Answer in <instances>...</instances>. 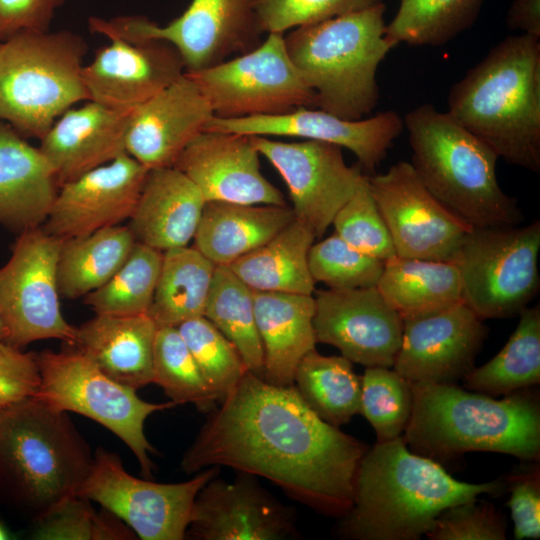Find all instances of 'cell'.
I'll return each instance as SVG.
<instances>
[{
	"label": "cell",
	"mask_w": 540,
	"mask_h": 540,
	"mask_svg": "<svg viewBox=\"0 0 540 540\" xmlns=\"http://www.w3.org/2000/svg\"><path fill=\"white\" fill-rule=\"evenodd\" d=\"M180 467L212 466L268 479L290 498L336 518L353 504L355 477L367 445L316 415L294 385L247 371L207 413Z\"/></svg>",
	"instance_id": "cell-1"
},
{
	"label": "cell",
	"mask_w": 540,
	"mask_h": 540,
	"mask_svg": "<svg viewBox=\"0 0 540 540\" xmlns=\"http://www.w3.org/2000/svg\"><path fill=\"white\" fill-rule=\"evenodd\" d=\"M504 479L467 483L438 462L413 453L403 435L376 442L363 455L353 504L339 518L336 535L352 540H419L438 515L481 494L499 496Z\"/></svg>",
	"instance_id": "cell-2"
},
{
	"label": "cell",
	"mask_w": 540,
	"mask_h": 540,
	"mask_svg": "<svg viewBox=\"0 0 540 540\" xmlns=\"http://www.w3.org/2000/svg\"><path fill=\"white\" fill-rule=\"evenodd\" d=\"M499 158L540 172V38L508 36L453 85L448 111Z\"/></svg>",
	"instance_id": "cell-3"
},
{
	"label": "cell",
	"mask_w": 540,
	"mask_h": 540,
	"mask_svg": "<svg viewBox=\"0 0 540 540\" xmlns=\"http://www.w3.org/2000/svg\"><path fill=\"white\" fill-rule=\"evenodd\" d=\"M413 392V411L403 433L413 453L442 466L472 451L539 461L540 402L531 387L502 399L456 383L413 384Z\"/></svg>",
	"instance_id": "cell-4"
},
{
	"label": "cell",
	"mask_w": 540,
	"mask_h": 540,
	"mask_svg": "<svg viewBox=\"0 0 540 540\" xmlns=\"http://www.w3.org/2000/svg\"><path fill=\"white\" fill-rule=\"evenodd\" d=\"M94 461L67 412L38 397L0 411V501L38 521L77 495Z\"/></svg>",
	"instance_id": "cell-5"
},
{
	"label": "cell",
	"mask_w": 540,
	"mask_h": 540,
	"mask_svg": "<svg viewBox=\"0 0 540 540\" xmlns=\"http://www.w3.org/2000/svg\"><path fill=\"white\" fill-rule=\"evenodd\" d=\"M412 166L427 189L472 227L517 226V201L500 187L498 155L448 112L431 104L406 114Z\"/></svg>",
	"instance_id": "cell-6"
},
{
	"label": "cell",
	"mask_w": 540,
	"mask_h": 540,
	"mask_svg": "<svg viewBox=\"0 0 540 540\" xmlns=\"http://www.w3.org/2000/svg\"><path fill=\"white\" fill-rule=\"evenodd\" d=\"M384 13L381 3L284 34L291 60L315 95V108L350 120L373 111L378 66L395 46L386 36Z\"/></svg>",
	"instance_id": "cell-7"
},
{
	"label": "cell",
	"mask_w": 540,
	"mask_h": 540,
	"mask_svg": "<svg viewBox=\"0 0 540 540\" xmlns=\"http://www.w3.org/2000/svg\"><path fill=\"white\" fill-rule=\"evenodd\" d=\"M86 52V41L67 30L24 31L1 42L0 120L41 140L66 110L89 101Z\"/></svg>",
	"instance_id": "cell-8"
},
{
	"label": "cell",
	"mask_w": 540,
	"mask_h": 540,
	"mask_svg": "<svg viewBox=\"0 0 540 540\" xmlns=\"http://www.w3.org/2000/svg\"><path fill=\"white\" fill-rule=\"evenodd\" d=\"M41 385L35 397L51 406L88 417L115 434L135 455L144 477H152L150 458L156 450L144 433L145 420L154 412L173 408L172 401L150 403L135 389L102 372L77 348L36 354Z\"/></svg>",
	"instance_id": "cell-9"
},
{
	"label": "cell",
	"mask_w": 540,
	"mask_h": 540,
	"mask_svg": "<svg viewBox=\"0 0 540 540\" xmlns=\"http://www.w3.org/2000/svg\"><path fill=\"white\" fill-rule=\"evenodd\" d=\"M539 251V221L472 227L453 261L460 273L462 302L482 320L519 315L539 291Z\"/></svg>",
	"instance_id": "cell-10"
},
{
	"label": "cell",
	"mask_w": 540,
	"mask_h": 540,
	"mask_svg": "<svg viewBox=\"0 0 540 540\" xmlns=\"http://www.w3.org/2000/svg\"><path fill=\"white\" fill-rule=\"evenodd\" d=\"M91 32L129 42L163 41L180 54L185 72L213 67L260 44L255 0H192L165 26L144 16L90 17Z\"/></svg>",
	"instance_id": "cell-11"
},
{
	"label": "cell",
	"mask_w": 540,
	"mask_h": 540,
	"mask_svg": "<svg viewBox=\"0 0 540 540\" xmlns=\"http://www.w3.org/2000/svg\"><path fill=\"white\" fill-rule=\"evenodd\" d=\"M187 74L220 118L279 115L302 106L315 107V95L291 60L281 33H268L254 49Z\"/></svg>",
	"instance_id": "cell-12"
},
{
	"label": "cell",
	"mask_w": 540,
	"mask_h": 540,
	"mask_svg": "<svg viewBox=\"0 0 540 540\" xmlns=\"http://www.w3.org/2000/svg\"><path fill=\"white\" fill-rule=\"evenodd\" d=\"M219 471L212 466L188 481L157 483L129 474L118 454L99 447L77 495L112 512L142 540H183L196 495Z\"/></svg>",
	"instance_id": "cell-13"
},
{
	"label": "cell",
	"mask_w": 540,
	"mask_h": 540,
	"mask_svg": "<svg viewBox=\"0 0 540 540\" xmlns=\"http://www.w3.org/2000/svg\"><path fill=\"white\" fill-rule=\"evenodd\" d=\"M61 244L42 226L19 233L9 260L0 268V313L7 343L21 348L58 339L75 345L77 327L63 316L57 287Z\"/></svg>",
	"instance_id": "cell-14"
},
{
	"label": "cell",
	"mask_w": 540,
	"mask_h": 540,
	"mask_svg": "<svg viewBox=\"0 0 540 540\" xmlns=\"http://www.w3.org/2000/svg\"><path fill=\"white\" fill-rule=\"evenodd\" d=\"M367 181L397 256L454 261L472 226L427 189L411 163L400 161Z\"/></svg>",
	"instance_id": "cell-15"
},
{
	"label": "cell",
	"mask_w": 540,
	"mask_h": 540,
	"mask_svg": "<svg viewBox=\"0 0 540 540\" xmlns=\"http://www.w3.org/2000/svg\"><path fill=\"white\" fill-rule=\"evenodd\" d=\"M250 137L259 154L273 165L287 185L294 218L315 238H321L339 209L364 181L362 167L347 165L342 148L331 143Z\"/></svg>",
	"instance_id": "cell-16"
},
{
	"label": "cell",
	"mask_w": 540,
	"mask_h": 540,
	"mask_svg": "<svg viewBox=\"0 0 540 540\" xmlns=\"http://www.w3.org/2000/svg\"><path fill=\"white\" fill-rule=\"evenodd\" d=\"M316 342L338 348L352 363L393 367L403 319L377 287L320 290L314 297Z\"/></svg>",
	"instance_id": "cell-17"
},
{
	"label": "cell",
	"mask_w": 540,
	"mask_h": 540,
	"mask_svg": "<svg viewBox=\"0 0 540 540\" xmlns=\"http://www.w3.org/2000/svg\"><path fill=\"white\" fill-rule=\"evenodd\" d=\"M295 508L266 490L256 476L209 480L193 503L186 536L196 540H285L298 536Z\"/></svg>",
	"instance_id": "cell-18"
},
{
	"label": "cell",
	"mask_w": 540,
	"mask_h": 540,
	"mask_svg": "<svg viewBox=\"0 0 540 540\" xmlns=\"http://www.w3.org/2000/svg\"><path fill=\"white\" fill-rule=\"evenodd\" d=\"M488 329L466 304L403 320L393 369L413 384H454L475 368Z\"/></svg>",
	"instance_id": "cell-19"
},
{
	"label": "cell",
	"mask_w": 540,
	"mask_h": 540,
	"mask_svg": "<svg viewBox=\"0 0 540 540\" xmlns=\"http://www.w3.org/2000/svg\"><path fill=\"white\" fill-rule=\"evenodd\" d=\"M148 172L124 153L62 184L42 228L67 240L120 225L133 214Z\"/></svg>",
	"instance_id": "cell-20"
},
{
	"label": "cell",
	"mask_w": 540,
	"mask_h": 540,
	"mask_svg": "<svg viewBox=\"0 0 540 540\" xmlns=\"http://www.w3.org/2000/svg\"><path fill=\"white\" fill-rule=\"evenodd\" d=\"M403 128V119L394 111L350 120L319 108L302 106L279 115L242 118L213 116L205 130L327 142L353 152L362 168L373 171L385 159L388 149Z\"/></svg>",
	"instance_id": "cell-21"
},
{
	"label": "cell",
	"mask_w": 540,
	"mask_h": 540,
	"mask_svg": "<svg viewBox=\"0 0 540 540\" xmlns=\"http://www.w3.org/2000/svg\"><path fill=\"white\" fill-rule=\"evenodd\" d=\"M249 135L204 130L173 167L187 176L206 202L286 205L283 194L260 170Z\"/></svg>",
	"instance_id": "cell-22"
},
{
	"label": "cell",
	"mask_w": 540,
	"mask_h": 540,
	"mask_svg": "<svg viewBox=\"0 0 540 540\" xmlns=\"http://www.w3.org/2000/svg\"><path fill=\"white\" fill-rule=\"evenodd\" d=\"M96 50L82 68L89 100L132 110L185 72L179 52L163 41L129 42L118 37Z\"/></svg>",
	"instance_id": "cell-23"
},
{
	"label": "cell",
	"mask_w": 540,
	"mask_h": 540,
	"mask_svg": "<svg viewBox=\"0 0 540 540\" xmlns=\"http://www.w3.org/2000/svg\"><path fill=\"white\" fill-rule=\"evenodd\" d=\"M213 116L208 99L184 72L132 110L126 152L149 170L173 167Z\"/></svg>",
	"instance_id": "cell-24"
},
{
	"label": "cell",
	"mask_w": 540,
	"mask_h": 540,
	"mask_svg": "<svg viewBox=\"0 0 540 540\" xmlns=\"http://www.w3.org/2000/svg\"><path fill=\"white\" fill-rule=\"evenodd\" d=\"M132 110L89 100L69 108L54 122L40 140L39 149L51 165L59 187L127 153Z\"/></svg>",
	"instance_id": "cell-25"
},
{
	"label": "cell",
	"mask_w": 540,
	"mask_h": 540,
	"mask_svg": "<svg viewBox=\"0 0 540 540\" xmlns=\"http://www.w3.org/2000/svg\"><path fill=\"white\" fill-rule=\"evenodd\" d=\"M206 201L175 167L149 170L128 224L136 242L158 251L188 246Z\"/></svg>",
	"instance_id": "cell-26"
},
{
	"label": "cell",
	"mask_w": 540,
	"mask_h": 540,
	"mask_svg": "<svg viewBox=\"0 0 540 540\" xmlns=\"http://www.w3.org/2000/svg\"><path fill=\"white\" fill-rule=\"evenodd\" d=\"M58 189L39 147L0 120V225L19 233L41 227Z\"/></svg>",
	"instance_id": "cell-27"
},
{
	"label": "cell",
	"mask_w": 540,
	"mask_h": 540,
	"mask_svg": "<svg viewBox=\"0 0 540 540\" xmlns=\"http://www.w3.org/2000/svg\"><path fill=\"white\" fill-rule=\"evenodd\" d=\"M157 328L148 313L95 314L77 327L74 347L107 376L138 390L153 383V348Z\"/></svg>",
	"instance_id": "cell-28"
},
{
	"label": "cell",
	"mask_w": 540,
	"mask_h": 540,
	"mask_svg": "<svg viewBox=\"0 0 540 540\" xmlns=\"http://www.w3.org/2000/svg\"><path fill=\"white\" fill-rule=\"evenodd\" d=\"M257 330L264 351L263 379L293 385L301 359L315 349L312 295L254 291Z\"/></svg>",
	"instance_id": "cell-29"
},
{
	"label": "cell",
	"mask_w": 540,
	"mask_h": 540,
	"mask_svg": "<svg viewBox=\"0 0 540 540\" xmlns=\"http://www.w3.org/2000/svg\"><path fill=\"white\" fill-rule=\"evenodd\" d=\"M294 219L287 205L206 202L193 247L216 266L259 248Z\"/></svg>",
	"instance_id": "cell-30"
},
{
	"label": "cell",
	"mask_w": 540,
	"mask_h": 540,
	"mask_svg": "<svg viewBox=\"0 0 540 540\" xmlns=\"http://www.w3.org/2000/svg\"><path fill=\"white\" fill-rule=\"evenodd\" d=\"M376 287L403 320L462 302L460 273L453 262L395 255L384 262Z\"/></svg>",
	"instance_id": "cell-31"
},
{
	"label": "cell",
	"mask_w": 540,
	"mask_h": 540,
	"mask_svg": "<svg viewBox=\"0 0 540 540\" xmlns=\"http://www.w3.org/2000/svg\"><path fill=\"white\" fill-rule=\"evenodd\" d=\"M311 231L295 218L271 240L229 265L253 291L312 295L308 265Z\"/></svg>",
	"instance_id": "cell-32"
},
{
	"label": "cell",
	"mask_w": 540,
	"mask_h": 540,
	"mask_svg": "<svg viewBox=\"0 0 540 540\" xmlns=\"http://www.w3.org/2000/svg\"><path fill=\"white\" fill-rule=\"evenodd\" d=\"M135 243L128 225L121 224L62 240L57 263L60 297L83 298L103 286L126 261Z\"/></svg>",
	"instance_id": "cell-33"
},
{
	"label": "cell",
	"mask_w": 540,
	"mask_h": 540,
	"mask_svg": "<svg viewBox=\"0 0 540 540\" xmlns=\"http://www.w3.org/2000/svg\"><path fill=\"white\" fill-rule=\"evenodd\" d=\"M216 265L193 246L163 252L148 314L158 327L204 316Z\"/></svg>",
	"instance_id": "cell-34"
},
{
	"label": "cell",
	"mask_w": 540,
	"mask_h": 540,
	"mask_svg": "<svg viewBox=\"0 0 540 540\" xmlns=\"http://www.w3.org/2000/svg\"><path fill=\"white\" fill-rule=\"evenodd\" d=\"M505 346L488 362L475 367L463 387L489 396L508 395L540 383V306L524 308Z\"/></svg>",
	"instance_id": "cell-35"
},
{
	"label": "cell",
	"mask_w": 540,
	"mask_h": 540,
	"mask_svg": "<svg viewBox=\"0 0 540 540\" xmlns=\"http://www.w3.org/2000/svg\"><path fill=\"white\" fill-rule=\"evenodd\" d=\"M293 385L311 410L332 426L339 428L360 414L361 376L342 355L311 350L299 362Z\"/></svg>",
	"instance_id": "cell-36"
},
{
	"label": "cell",
	"mask_w": 540,
	"mask_h": 540,
	"mask_svg": "<svg viewBox=\"0 0 540 540\" xmlns=\"http://www.w3.org/2000/svg\"><path fill=\"white\" fill-rule=\"evenodd\" d=\"M206 317L237 349L247 370L263 378L264 351L257 330L254 291L229 266H216Z\"/></svg>",
	"instance_id": "cell-37"
},
{
	"label": "cell",
	"mask_w": 540,
	"mask_h": 540,
	"mask_svg": "<svg viewBox=\"0 0 540 540\" xmlns=\"http://www.w3.org/2000/svg\"><path fill=\"white\" fill-rule=\"evenodd\" d=\"M483 0H400L386 36L396 46H437L452 40L476 20Z\"/></svg>",
	"instance_id": "cell-38"
},
{
	"label": "cell",
	"mask_w": 540,
	"mask_h": 540,
	"mask_svg": "<svg viewBox=\"0 0 540 540\" xmlns=\"http://www.w3.org/2000/svg\"><path fill=\"white\" fill-rule=\"evenodd\" d=\"M163 252L136 242L126 261L100 288L83 297L95 314L148 313Z\"/></svg>",
	"instance_id": "cell-39"
},
{
	"label": "cell",
	"mask_w": 540,
	"mask_h": 540,
	"mask_svg": "<svg viewBox=\"0 0 540 540\" xmlns=\"http://www.w3.org/2000/svg\"><path fill=\"white\" fill-rule=\"evenodd\" d=\"M153 383L176 405L191 403L199 411L208 413L218 404L177 327L157 328Z\"/></svg>",
	"instance_id": "cell-40"
},
{
	"label": "cell",
	"mask_w": 540,
	"mask_h": 540,
	"mask_svg": "<svg viewBox=\"0 0 540 540\" xmlns=\"http://www.w3.org/2000/svg\"><path fill=\"white\" fill-rule=\"evenodd\" d=\"M414 405L413 384L392 367H366L361 376L362 414L375 431L376 442L403 435Z\"/></svg>",
	"instance_id": "cell-41"
},
{
	"label": "cell",
	"mask_w": 540,
	"mask_h": 540,
	"mask_svg": "<svg viewBox=\"0 0 540 540\" xmlns=\"http://www.w3.org/2000/svg\"><path fill=\"white\" fill-rule=\"evenodd\" d=\"M207 386L221 402L248 371L235 346L204 316L177 326Z\"/></svg>",
	"instance_id": "cell-42"
},
{
	"label": "cell",
	"mask_w": 540,
	"mask_h": 540,
	"mask_svg": "<svg viewBox=\"0 0 540 540\" xmlns=\"http://www.w3.org/2000/svg\"><path fill=\"white\" fill-rule=\"evenodd\" d=\"M135 533L120 518L79 495L67 498L36 521L34 538L42 540H130Z\"/></svg>",
	"instance_id": "cell-43"
},
{
	"label": "cell",
	"mask_w": 540,
	"mask_h": 540,
	"mask_svg": "<svg viewBox=\"0 0 540 540\" xmlns=\"http://www.w3.org/2000/svg\"><path fill=\"white\" fill-rule=\"evenodd\" d=\"M308 265L314 282L329 289L375 287L384 269V261L355 250L336 233L311 246Z\"/></svg>",
	"instance_id": "cell-44"
},
{
	"label": "cell",
	"mask_w": 540,
	"mask_h": 540,
	"mask_svg": "<svg viewBox=\"0 0 540 540\" xmlns=\"http://www.w3.org/2000/svg\"><path fill=\"white\" fill-rule=\"evenodd\" d=\"M335 233L355 250L386 261L396 255L387 226L368 186L367 176L339 209Z\"/></svg>",
	"instance_id": "cell-45"
},
{
	"label": "cell",
	"mask_w": 540,
	"mask_h": 540,
	"mask_svg": "<svg viewBox=\"0 0 540 540\" xmlns=\"http://www.w3.org/2000/svg\"><path fill=\"white\" fill-rule=\"evenodd\" d=\"M384 0H255L263 33H281L362 11Z\"/></svg>",
	"instance_id": "cell-46"
},
{
	"label": "cell",
	"mask_w": 540,
	"mask_h": 540,
	"mask_svg": "<svg viewBox=\"0 0 540 540\" xmlns=\"http://www.w3.org/2000/svg\"><path fill=\"white\" fill-rule=\"evenodd\" d=\"M505 517L486 501L478 498L442 511L426 534L431 540H505Z\"/></svg>",
	"instance_id": "cell-47"
},
{
	"label": "cell",
	"mask_w": 540,
	"mask_h": 540,
	"mask_svg": "<svg viewBox=\"0 0 540 540\" xmlns=\"http://www.w3.org/2000/svg\"><path fill=\"white\" fill-rule=\"evenodd\" d=\"M522 464L504 479L510 492L506 505L514 524V539L540 537V466L539 461Z\"/></svg>",
	"instance_id": "cell-48"
},
{
	"label": "cell",
	"mask_w": 540,
	"mask_h": 540,
	"mask_svg": "<svg viewBox=\"0 0 540 540\" xmlns=\"http://www.w3.org/2000/svg\"><path fill=\"white\" fill-rule=\"evenodd\" d=\"M41 385L36 354L0 342V409L35 397Z\"/></svg>",
	"instance_id": "cell-49"
},
{
	"label": "cell",
	"mask_w": 540,
	"mask_h": 540,
	"mask_svg": "<svg viewBox=\"0 0 540 540\" xmlns=\"http://www.w3.org/2000/svg\"><path fill=\"white\" fill-rule=\"evenodd\" d=\"M66 0H0V43L24 31H49Z\"/></svg>",
	"instance_id": "cell-50"
},
{
	"label": "cell",
	"mask_w": 540,
	"mask_h": 540,
	"mask_svg": "<svg viewBox=\"0 0 540 540\" xmlns=\"http://www.w3.org/2000/svg\"><path fill=\"white\" fill-rule=\"evenodd\" d=\"M506 24L511 30L540 38V0H514Z\"/></svg>",
	"instance_id": "cell-51"
},
{
	"label": "cell",
	"mask_w": 540,
	"mask_h": 540,
	"mask_svg": "<svg viewBox=\"0 0 540 540\" xmlns=\"http://www.w3.org/2000/svg\"><path fill=\"white\" fill-rule=\"evenodd\" d=\"M7 327H6V324L3 320V317L0 313V342L1 341H6V338H7Z\"/></svg>",
	"instance_id": "cell-52"
},
{
	"label": "cell",
	"mask_w": 540,
	"mask_h": 540,
	"mask_svg": "<svg viewBox=\"0 0 540 540\" xmlns=\"http://www.w3.org/2000/svg\"><path fill=\"white\" fill-rule=\"evenodd\" d=\"M8 539V534L0 523V540Z\"/></svg>",
	"instance_id": "cell-53"
},
{
	"label": "cell",
	"mask_w": 540,
	"mask_h": 540,
	"mask_svg": "<svg viewBox=\"0 0 540 540\" xmlns=\"http://www.w3.org/2000/svg\"><path fill=\"white\" fill-rule=\"evenodd\" d=\"M1 410H2V409H0V411H1Z\"/></svg>",
	"instance_id": "cell-54"
}]
</instances>
